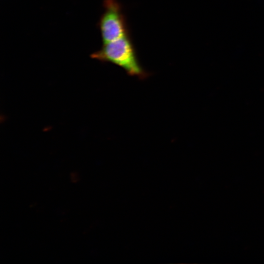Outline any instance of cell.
<instances>
[{"instance_id":"6da1fadb","label":"cell","mask_w":264,"mask_h":264,"mask_svg":"<svg viewBox=\"0 0 264 264\" xmlns=\"http://www.w3.org/2000/svg\"><path fill=\"white\" fill-rule=\"evenodd\" d=\"M91 58L109 62L123 68L130 76L144 80L150 76L140 64L130 34L103 44L102 48L91 54Z\"/></svg>"},{"instance_id":"7a4b0ae2","label":"cell","mask_w":264,"mask_h":264,"mask_svg":"<svg viewBox=\"0 0 264 264\" xmlns=\"http://www.w3.org/2000/svg\"><path fill=\"white\" fill-rule=\"evenodd\" d=\"M98 26L103 44L130 35L123 7L118 0H104Z\"/></svg>"}]
</instances>
